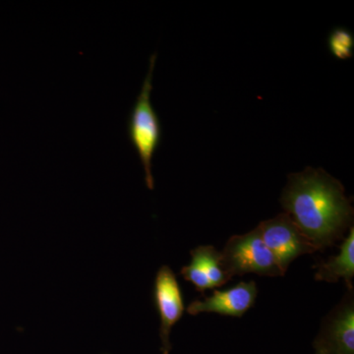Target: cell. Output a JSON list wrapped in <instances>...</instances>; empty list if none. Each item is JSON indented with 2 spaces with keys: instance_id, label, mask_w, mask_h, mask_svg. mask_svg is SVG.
I'll return each mask as SVG.
<instances>
[{
  "instance_id": "6da1fadb",
  "label": "cell",
  "mask_w": 354,
  "mask_h": 354,
  "mask_svg": "<svg viewBox=\"0 0 354 354\" xmlns=\"http://www.w3.org/2000/svg\"><path fill=\"white\" fill-rule=\"evenodd\" d=\"M281 203L318 250L339 239L353 220V209L344 186L322 169L306 167L290 174Z\"/></svg>"
},
{
  "instance_id": "7a4b0ae2",
  "label": "cell",
  "mask_w": 354,
  "mask_h": 354,
  "mask_svg": "<svg viewBox=\"0 0 354 354\" xmlns=\"http://www.w3.org/2000/svg\"><path fill=\"white\" fill-rule=\"evenodd\" d=\"M157 55L153 53L150 58L149 71L147 74L140 94L130 113L128 121V135L130 142L138 153L145 172V183L150 190L155 188L152 171L153 155L162 141V127L152 102L153 75Z\"/></svg>"
},
{
  "instance_id": "3957f363",
  "label": "cell",
  "mask_w": 354,
  "mask_h": 354,
  "mask_svg": "<svg viewBox=\"0 0 354 354\" xmlns=\"http://www.w3.org/2000/svg\"><path fill=\"white\" fill-rule=\"evenodd\" d=\"M221 258L232 277L245 274L268 277L285 274L263 241L257 227L248 234L232 236L223 248Z\"/></svg>"
},
{
  "instance_id": "277c9868",
  "label": "cell",
  "mask_w": 354,
  "mask_h": 354,
  "mask_svg": "<svg viewBox=\"0 0 354 354\" xmlns=\"http://www.w3.org/2000/svg\"><path fill=\"white\" fill-rule=\"evenodd\" d=\"M257 230L285 274L293 260L318 250L286 213L263 221Z\"/></svg>"
},
{
  "instance_id": "5b68a950",
  "label": "cell",
  "mask_w": 354,
  "mask_h": 354,
  "mask_svg": "<svg viewBox=\"0 0 354 354\" xmlns=\"http://www.w3.org/2000/svg\"><path fill=\"white\" fill-rule=\"evenodd\" d=\"M257 293V286L254 281L241 283L227 290H215L211 297L192 302L187 312L191 315L216 313L241 317L255 304Z\"/></svg>"
},
{
  "instance_id": "8992f818",
  "label": "cell",
  "mask_w": 354,
  "mask_h": 354,
  "mask_svg": "<svg viewBox=\"0 0 354 354\" xmlns=\"http://www.w3.org/2000/svg\"><path fill=\"white\" fill-rule=\"evenodd\" d=\"M155 300L160 318V339L165 349H169L172 327L183 317L184 304L180 288L171 268L162 266L155 281Z\"/></svg>"
},
{
  "instance_id": "52a82bcc",
  "label": "cell",
  "mask_w": 354,
  "mask_h": 354,
  "mask_svg": "<svg viewBox=\"0 0 354 354\" xmlns=\"http://www.w3.org/2000/svg\"><path fill=\"white\" fill-rule=\"evenodd\" d=\"M181 274L198 291L220 288L232 278L223 266L221 253L209 245L191 251L190 264L183 268Z\"/></svg>"
},
{
  "instance_id": "ba28073f",
  "label": "cell",
  "mask_w": 354,
  "mask_h": 354,
  "mask_svg": "<svg viewBox=\"0 0 354 354\" xmlns=\"http://www.w3.org/2000/svg\"><path fill=\"white\" fill-rule=\"evenodd\" d=\"M315 346L330 354H354V309L353 300L342 305L330 319Z\"/></svg>"
},
{
  "instance_id": "9c48e42d",
  "label": "cell",
  "mask_w": 354,
  "mask_h": 354,
  "mask_svg": "<svg viewBox=\"0 0 354 354\" xmlns=\"http://www.w3.org/2000/svg\"><path fill=\"white\" fill-rule=\"evenodd\" d=\"M354 276V228L351 232L344 243L342 244L339 253L328 262L318 267L316 279L319 281H337L339 279H346L351 283Z\"/></svg>"
},
{
  "instance_id": "30bf717a",
  "label": "cell",
  "mask_w": 354,
  "mask_h": 354,
  "mask_svg": "<svg viewBox=\"0 0 354 354\" xmlns=\"http://www.w3.org/2000/svg\"><path fill=\"white\" fill-rule=\"evenodd\" d=\"M330 53L337 59L348 60L353 57L354 37L353 32L344 28H335L328 39Z\"/></svg>"
},
{
  "instance_id": "8fae6325",
  "label": "cell",
  "mask_w": 354,
  "mask_h": 354,
  "mask_svg": "<svg viewBox=\"0 0 354 354\" xmlns=\"http://www.w3.org/2000/svg\"><path fill=\"white\" fill-rule=\"evenodd\" d=\"M316 348V354H330L328 353L327 351H325V349L320 348V346H315Z\"/></svg>"
},
{
  "instance_id": "7c38bea8",
  "label": "cell",
  "mask_w": 354,
  "mask_h": 354,
  "mask_svg": "<svg viewBox=\"0 0 354 354\" xmlns=\"http://www.w3.org/2000/svg\"><path fill=\"white\" fill-rule=\"evenodd\" d=\"M162 354H169V349H165L164 353Z\"/></svg>"
}]
</instances>
